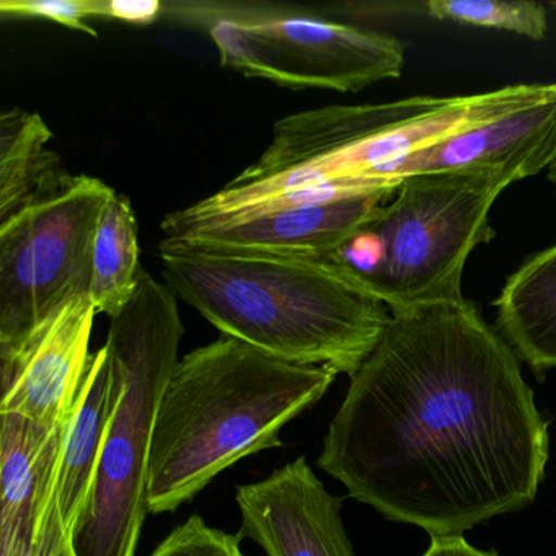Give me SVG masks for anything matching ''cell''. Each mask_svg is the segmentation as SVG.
Masks as SVG:
<instances>
[{
	"label": "cell",
	"mask_w": 556,
	"mask_h": 556,
	"mask_svg": "<svg viewBox=\"0 0 556 556\" xmlns=\"http://www.w3.org/2000/svg\"><path fill=\"white\" fill-rule=\"evenodd\" d=\"M350 379L317 465L354 500L431 536L535 501L548 422L519 357L470 302L392 314Z\"/></svg>",
	"instance_id": "cell-1"
},
{
	"label": "cell",
	"mask_w": 556,
	"mask_h": 556,
	"mask_svg": "<svg viewBox=\"0 0 556 556\" xmlns=\"http://www.w3.org/2000/svg\"><path fill=\"white\" fill-rule=\"evenodd\" d=\"M165 285L226 337L353 376L392 312L334 258L226 252L162 239Z\"/></svg>",
	"instance_id": "cell-2"
},
{
	"label": "cell",
	"mask_w": 556,
	"mask_h": 556,
	"mask_svg": "<svg viewBox=\"0 0 556 556\" xmlns=\"http://www.w3.org/2000/svg\"><path fill=\"white\" fill-rule=\"evenodd\" d=\"M338 372L269 356L223 337L178 361L155 419L149 513H175L220 471L282 447L279 432L315 405Z\"/></svg>",
	"instance_id": "cell-3"
},
{
	"label": "cell",
	"mask_w": 556,
	"mask_h": 556,
	"mask_svg": "<svg viewBox=\"0 0 556 556\" xmlns=\"http://www.w3.org/2000/svg\"><path fill=\"white\" fill-rule=\"evenodd\" d=\"M185 327L177 295L142 271L138 288L110 318L109 348L123 392L103 439L74 556H136L149 514V460L159 405L178 364Z\"/></svg>",
	"instance_id": "cell-4"
},
{
	"label": "cell",
	"mask_w": 556,
	"mask_h": 556,
	"mask_svg": "<svg viewBox=\"0 0 556 556\" xmlns=\"http://www.w3.org/2000/svg\"><path fill=\"white\" fill-rule=\"evenodd\" d=\"M519 178L504 170L409 175L395 200L331 258L343 263L392 314L464 301L468 256L496 236L494 201Z\"/></svg>",
	"instance_id": "cell-5"
},
{
	"label": "cell",
	"mask_w": 556,
	"mask_h": 556,
	"mask_svg": "<svg viewBox=\"0 0 556 556\" xmlns=\"http://www.w3.org/2000/svg\"><path fill=\"white\" fill-rule=\"evenodd\" d=\"M455 97H413L376 105H333L285 116L255 164L193 204L198 213L232 210L278 191L312 187H395L374 172L405 154L412 126L444 112Z\"/></svg>",
	"instance_id": "cell-6"
},
{
	"label": "cell",
	"mask_w": 556,
	"mask_h": 556,
	"mask_svg": "<svg viewBox=\"0 0 556 556\" xmlns=\"http://www.w3.org/2000/svg\"><path fill=\"white\" fill-rule=\"evenodd\" d=\"M115 193L73 175L50 197L0 223V359L14 363L35 334L80 295H89L100 214Z\"/></svg>",
	"instance_id": "cell-7"
},
{
	"label": "cell",
	"mask_w": 556,
	"mask_h": 556,
	"mask_svg": "<svg viewBox=\"0 0 556 556\" xmlns=\"http://www.w3.org/2000/svg\"><path fill=\"white\" fill-rule=\"evenodd\" d=\"M220 66L291 89L359 92L399 79L405 45L379 31L315 18L242 22L211 27Z\"/></svg>",
	"instance_id": "cell-8"
},
{
	"label": "cell",
	"mask_w": 556,
	"mask_h": 556,
	"mask_svg": "<svg viewBox=\"0 0 556 556\" xmlns=\"http://www.w3.org/2000/svg\"><path fill=\"white\" fill-rule=\"evenodd\" d=\"M396 188H298L217 213L188 206L167 214L161 229L165 240L203 249L331 258Z\"/></svg>",
	"instance_id": "cell-9"
},
{
	"label": "cell",
	"mask_w": 556,
	"mask_h": 556,
	"mask_svg": "<svg viewBox=\"0 0 556 556\" xmlns=\"http://www.w3.org/2000/svg\"><path fill=\"white\" fill-rule=\"evenodd\" d=\"M556 157V86H509L503 102L448 135L382 165L374 180L399 187L409 175L504 170L523 180Z\"/></svg>",
	"instance_id": "cell-10"
},
{
	"label": "cell",
	"mask_w": 556,
	"mask_h": 556,
	"mask_svg": "<svg viewBox=\"0 0 556 556\" xmlns=\"http://www.w3.org/2000/svg\"><path fill=\"white\" fill-rule=\"evenodd\" d=\"M240 540L266 556H356L341 517L343 500L328 493L304 455L265 480L237 486Z\"/></svg>",
	"instance_id": "cell-11"
},
{
	"label": "cell",
	"mask_w": 556,
	"mask_h": 556,
	"mask_svg": "<svg viewBox=\"0 0 556 556\" xmlns=\"http://www.w3.org/2000/svg\"><path fill=\"white\" fill-rule=\"evenodd\" d=\"M99 315L89 295L67 302L14 363L2 366L0 413L25 416L54 431L66 425L87 364Z\"/></svg>",
	"instance_id": "cell-12"
},
{
	"label": "cell",
	"mask_w": 556,
	"mask_h": 556,
	"mask_svg": "<svg viewBox=\"0 0 556 556\" xmlns=\"http://www.w3.org/2000/svg\"><path fill=\"white\" fill-rule=\"evenodd\" d=\"M122 392V376L115 361L109 348H100L87 364L76 402L64 425L58 457L54 496L64 533L71 542L89 501L103 439Z\"/></svg>",
	"instance_id": "cell-13"
},
{
	"label": "cell",
	"mask_w": 556,
	"mask_h": 556,
	"mask_svg": "<svg viewBox=\"0 0 556 556\" xmlns=\"http://www.w3.org/2000/svg\"><path fill=\"white\" fill-rule=\"evenodd\" d=\"M0 529L35 532L56 488L63 428L48 431L15 413H0Z\"/></svg>",
	"instance_id": "cell-14"
},
{
	"label": "cell",
	"mask_w": 556,
	"mask_h": 556,
	"mask_svg": "<svg viewBox=\"0 0 556 556\" xmlns=\"http://www.w3.org/2000/svg\"><path fill=\"white\" fill-rule=\"evenodd\" d=\"M496 330L543 379L556 369V245L530 256L494 301Z\"/></svg>",
	"instance_id": "cell-15"
},
{
	"label": "cell",
	"mask_w": 556,
	"mask_h": 556,
	"mask_svg": "<svg viewBox=\"0 0 556 556\" xmlns=\"http://www.w3.org/2000/svg\"><path fill=\"white\" fill-rule=\"evenodd\" d=\"M53 131L38 113L0 115V223L63 188L73 175L48 148Z\"/></svg>",
	"instance_id": "cell-16"
},
{
	"label": "cell",
	"mask_w": 556,
	"mask_h": 556,
	"mask_svg": "<svg viewBox=\"0 0 556 556\" xmlns=\"http://www.w3.org/2000/svg\"><path fill=\"white\" fill-rule=\"evenodd\" d=\"M138 236L131 201L115 191L103 206L93 237L89 298L99 314L115 317L135 294L144 271Z\"/></svg>",
	"instance_id": "cell-17"
},
{
	"label": "cell",
	"mask_w": 556,
	"mask_h": 556,
	"mask_svg": "<svg viewBox=\"0 0 556 556\" xmlns=\"http://www.w3.org/2000/svg\"><path fill=\"white\" fill-rule=\"evenodd\" d=\"M422 12L435 21L509 31L533 41L546 37L545 8L529 0H431Z\"/></svg>",
	"instance_id": "cell-18"
},
{
	"label": "cell",
	"mask_w": 556,
	"mask_h": 556,
	"mask_svg": "<svg viewBox=\"0 0 556 556\" xmlns=\"http://www.w3.org/2000/svg\"><path fill=\"white\" fill-rule=\"evenodd\" d=\"M0 14L4 18H47L97 37L89 18H106V0H2Z\"/></svg>",
	"instance_id": "cell-19"
},
{
	"label": "cell",
	"mask_w": 556,
	"mask_h": 556,
	"mask_svg": "<svg viewBox=\"0 0 556 556\" xmlns=\"http://www.w3.org/2000/svg\"><path fill=\"white\" fill-rule=\"evenodd\" d=\"M240 542L239 535L214 529L194 514L172 530L151 556H245Z\"/></svg>",
	"instance_id": "cell-20"
},
{
	"label": "cell",
	"mask_w": 556,
	"mask_h": 556,
	"mask_svg": "<svg viewBox=\"0 0 556 556\" xmlns=\"http://www.w3.org/2000/svg\"><path fill=\"white\" fill-rule=\"evenodd\" d=\"M31 556H74L73 542L64 533L54 494L38 516Z\"/></svg>",
	"instance_id": "cell-21"
},
{
	"label": "cell",
	"mask_w": 556,
	"mask_h": 556,
	"mask_svg": "<svg viewBox=\"0 0 556 556\" xmlns=\"http://www.w3.org/2000/svg\"><path fill=\"white\" fill-rule=\"evenodd\" d=\"M161 2L154 0H106V18L126 24L149 25L161 15Z\"/></svg>",
	"instance_id": "cell-22"
},
{
	"label": "cell",
	"mask_w": 556,
	"mask_h": 556,
	"mask_svg": "<svg viewBox=\"0 0 556 556\" xmlns=\"http://www.w3.org/2000/svg\"><path fill=\"white\" fill-rule=\"evenodd\" d=\"M422 556H497V553L475 548L464 535H448L431 536V545Z\"/></svg>",
	"instance_id": "cell-23"
},
{
	"label": "cell",
	"mask_w": 556,
	"mask_h": 556,
	"mask_svg": "<svg viewBox=\"0 0 556 556\" xmlns=\"http://www.w3.org/2000/svg\"><path fill=\"white\" fill-rule=\"evenodd\" d=\"M34 533L18 529H0V556H31Z\"/></svg>",
	"instance_id": "cell-24"
},
{
	"label": "cell",
	"mask_w": 556,
	"mask_h": 556,
	"mask_svg": "<svg viewBox=\"0 0 556 556\" xmlns=\"http://www.w3.org/2000/svg\"><path fill=\"white\" fill-rule=\"evenodd\" d=\"M548 180L552 181L553 188L556 191V157L548 167Z\"/></svg>",
	"instance_id": "cell-25"
},
{
	"label": "cell",
	"mask_w": 556,
	"mask_h": 556,
	"mask_svg": "<svg viewBox=\"0 0 556 556\" xmlns=\"http://www.w3.org/2000/svg\"><path fill=\"white\" fill-rule=\"evenodd\" d=\"M553 5H555V8H556V2H553Z\"/></svg>",
	"instance_id": "cell-26"
}]
</instances>
